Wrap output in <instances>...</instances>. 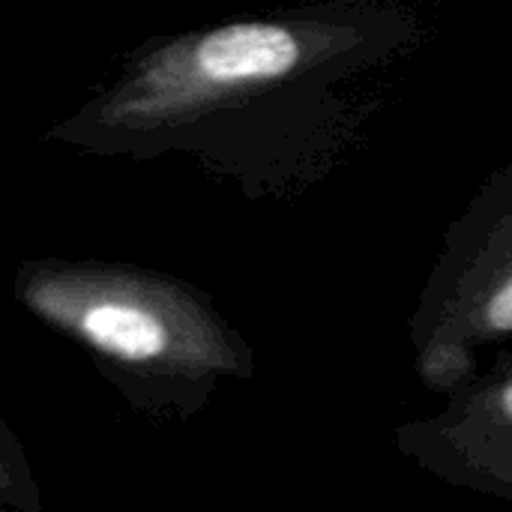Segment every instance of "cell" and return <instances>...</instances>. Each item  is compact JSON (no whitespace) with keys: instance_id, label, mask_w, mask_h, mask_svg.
<instances>
[{"instance_id":"3957f363","label":"cell","mask_w":512,"mask_h":512,"mask_svg":"<svg viewBox=\"0 0 512 512\" xmlns=\"http://www.w3.org/2000/svg\"><path fill=\"white\" fill-rule=\"evenodd\" d=\"M504 339H512V162L450 222L408 321L414 372L444 399L471 384L483 372L480 351Z\"/></svg>"},{"instance_id":"5b68a950","label":"cell","mask_w":512,"mask_h":512,"mask_svg":"<svg viewBox=\"0 0 512 512\" xmlns=\"http://www.w3.org/2000/svg\"><path fill=\"white\" fill-rule=\"evenodd\" d=\"M0 504L9 512H42V492L30 471L24 444L12 426L0 423Z\"/></svg>"},{"instance_id":"8992f818","label":"cell","mask_w":512,"mask_h":512,"mask_svg":"<svg viewBox=\"0 0 512 512\" xmlns=\"http://www.w3.org/2000/svg\"><path fill=\"white\" fill-rule=\"evenodd\" d=\"M0 512H9V510H0Z\"/></svg>"},{"instance_id":"7a4b0ae2","label":"cell","mask_w":512,"mask_h":512,"mask_svg":"<svg viewBox=\"0 0 512 512\" xmlns=\"http://www.w3.org/2000/svg\"><path fill=\"white\" fill-rule=\"evenodd\" d=\"M15 303L87 354L117 396L153 423H189L225 384L258 372L255 351L195 282L129 261L21 258Z\"/></svg>"},{"instance_id":"277c9868","label":"cell","mask_w":512,"mask_h":512,"mask_svg":"<svg viewBox=\"0 0 512 512\" xmlns=\"http://www.w3.org/2000/svg\"><path fill=\"white\" fill-rule=\"evenodd\" d=\"M393 441L435 480L512 504V351H498L438 414L402 423Z\"/></svg>"},{"instance_id":"6da1fadb","label":"cell","mask_w":512,"mask_h":512,"mask_svg":"<svg viewBox=\"0 0 512 512\" xmlns=\"http://www.w3.org/2000/svg\"><path fill=\"white\" fill-rule=\"evenodd\" d=\"M402 0H309L159 33L45 138L99 156L192 159L246 201L330 183L432 45Z\"/></svg>"}]
</instances>
